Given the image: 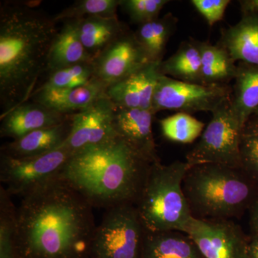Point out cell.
Instances as JSON below:
<instances>
[{
  "instance_id": "obj_1",
  "label": "cell",
  "mask_w": 258,
  "mask_h": 258,
  "mask_svg": "<svg viewBox=\"0 0 258 258\" xmlns=\"http://www.w3.org/2000/svg\"><path fill=\"white\" fill-rule=\"evenodd\" d=\"M93 207L64 180L22 198L17 258H87L97 225Z\"/></svg>"
},
{
  "instance_id": "obj_2",
  "label": "cell",
  "mask_w": 258,
  "mask_h": 258,
  "mask_svg": "<svg viewBox=\"0 0 258 258\" xmlns=\"http://www.w3.org/2000/svg\"><path fill=\"white\" fill-rule=\"evenodd\" d=\"M53 16L37 3H0L1 115L28 102L45 72L51 43L58 30Z\"/></svg>"
},
{
  "instance_id": "obj_3",
  "label": "cell",
  "mask_w": 258,
  "mask_h": 258,
  "mask_svg": "<svg viewBox=\"0 0 258 258\" xmlns=\"http://www.w3.org/2000/svg\"><path fill=\"white\" fill-rule=\"evenodd\" d=\"M153 163L119 137L70 158L60 179L94 208L135 205Z\"/></svg>"
},
{
  "instance_id": "obj_4",
  "label": "cell",
  "mask_w": 258,
  "mask_h": 258,
  "mask_svg": "<svg viewBox=\"0 0 258 258\" xmlns=\"http://www.w3.org/2000/svg\"><path fill=\"white\" fill-rule=\"evenodd\" d=\"M182 186L193 216L209 220L237 216L258 194L257 185L240 169L217 164L191 166Z\"/></svg>"
},
{
  "instance_id": "obj_5",
  "label": "cell",
  "mask_w": 258,
  "mask_h": 258,
  "mask_svg": "<svg viewBox=\"0 0 258 258\" xmlns=\"http://www.w3.org/2000/svg\"><path fill=\"white\" fill-rule=\"evenodd\" d=\"M191 167L186 161L153 163L135 203L146 231L186 233L195 217L182 184Z\"/></svg>"
},
{
  "instance_id": "obj_6",
  "label": "cell",
  "mask_w": 258,
  "mask_h": 258,
  "mask_svg": "<svg viewBox=\"0 0 258 258\" xmlns=\"http://www.w3.org/2000/svg\"><path fill=\"white\" fill-rule=\"evenodd\" d=\"M200 140L186 154L191 166L217 164L240 169V142L243 127L232 109L231 98L212 113Z\"/></svg>"
},
{
  "instance_id": "obj_7",
  "label": "cell",
  "mask_w": 258,
  "mask_h": 258,
  "mask_svg": "<svg viewBox=\"0 0 258 258\" xmlns=\"http://www.w3.org/2000/svg\"><path fill=\"white\" fill-rule=\"evenodd\" d=\"M91 244L92 258H141L145 229L135 205L106 210Z\"/></svg>"
},
{
  "instance_id": "obj_8",
  "label": "cell",
  "mask_w": 258,
  "mask_h": 258,
  "mask_svg": "<svg viewBox=\"0 0 258 258\" xmlns=\"http://www.w3.org/2000/svg\"><path fill=\"white\" fill-rule=\"evenodd\" d=\"M72 155L62 147L33 157L14 158L0 154V181L11 196L23 198L60 178Z\"/></svg>"
},
{
  "instance_id": "obj_9",
  "label": "cell",
  "mask_w": 258,
  "mask_h": 258,
  "mask_svg": "<svg viewBox=\"0 0 258 258\" xmlns=\"http://www.w3.org/2000/svg\"><path fill=\"white\" fill-rule=\"evenodd\" d=\"M229 85H204L183 82L161 75L158 79L152 102L154 113L164 110L181 113L213 112L231 98Z\"/></svg>"
},
{
  "instance_id": "obj_10",
  "label": "cell",
  "mask_w": 258,
  "mask_h": 258,
  "mask_svg": "<svg viewBox=\"0 0 258 258\" xmlns=\"http://www.w3.org/2000/svg\"><path fill=\"white\" fill-rule=\"evenodd\" d=\"M186 234L204 258H247L248 239L230 220L194 217Z\"/></svg>"
},
{
  "instance_id": "obj_11",
  "label": "cell",
  "mask_w": 258,
  "mask_h": 258,
  "mask_svg": "<svg viewBox=\"0 0 258 258\" xmlns=\"http://www.w3.org/2000/svg\"><path fill=\"white\" fill-rule=\"evenodd\" d=\"M115 106L107 96L71 114V132L62 147L73 154L116 138L113 124Z\"/></svg>"
},
{
  "instance_id": "obj_12",
  "label": "cell",
  "mask_w": 258,
  "mask_h": 258,
  "mask_svg": "<svg viewBox=\"0 0 258 258\" xmlns=\"http://www.w3.org/2000/svg\"><path fill=\"white\" fill-rule=\"evenodd\" d=\"M92 62L94 78L108 87L151 62L130 29L102 51Z\"/></svg>"
},
{
  "instance_id": "obj_13",
  "label": "cell",
  "mask_w": 258,
  "mask_h": 258,
  "mask_svg": "<svg viewBox=\"0 0 258 258\" xmlns=\"http://www.w3.org/2000/svg\"><path fill=\"white\" fill-rule=\"evenodd\" d=\"M159 64L160 62H150L108 86L107 97L118 108L152 110L154 91L161 76Z\"/></svg>"
},
{
  "instance_id": "obj_14",
  "label": "cell",
  "mask_w": 258,
  "mask_h": 258,
  "mask_svg": "<svg viewBox=\"0 0 258 258\" xmlns=\"http://www.w3.org/2000/svg\"><path fill=\"white\" fill-rule=\"evenodd\" d=\"M152 110L115 106L113 124L117 136L152 162L159 160L153 134Z\"/></svg>"
},
{
  "instance_id": "obj_15",
  "label": "cell",
  "mask_w": 258,
  "mask_h": 258,
  "mask_svg": "<svg viewBox=\"0 0 258 258\" xmlns=\"http://www.w3.org/2000/svg\"><path fill=\"white\" fill-rule=\"evenodd\" d=\"M70 115L53 111L37 102H26L1 115L0 136L13 139L39 129L54 126L69 119Z\"/></svg>"
},
{
  "instance_id": "obj_16",
  "label": "cell",
  "mask_w": 258,
  "mask_h": 258,
  "mask_svg": "<svg viewBox=\"0 0 258 258\" xmlns=\"http://www.w3.org/2000/svg\"><path fill=\"white\" fill-rule=\"evenodd\" d=\"M107 88L104 83L93 78L87 84L77 88L37 91L32 95L30 99L58 113L71 115L107 96Z\"/></svg>"
},
{
  "instance_id": "obj_17",
  "label": "cell",
  "mask_w": 258,
  "mask_h": 258,
  "mask_svg": "<svg viewBox=\"0 0 258 258\" xmlns=\"http://www.w3.org/2000/svg\"><path fill=\"white\" fill-rule=\"evenodd\" d=\"M71 132V115L64 123L39 129L5 144L1 154L14 158L37 157L60 149Z\"/></svg>"
},
{
  "instance_id": "obj_18",
  "label": "cell",
  "mask_w": 258,
  "mask_h": 258,
  "mask_svg": "<svg viewBox=\"0 0 258 258\" xmlns=\"http://www.w3.org/2000/svg\"><path fill=\"white\" fill-rule=\"evenodd\" d=\"M93 60L81 41L79 20H66L51 43L45 72L50 74L81 62H92Z\"/></svg>"
},
{
  "instance_id": "obj_19",
  "label": "cell",
  "mask_w": 258,
  "mask_h": 258,
  "mask_svg": "<svg viewBox=\"0 0 258 258\" xmlns=\"http://www.w3.org/2000/svg\"><path fill=\"white\" fill-rule=\"evenodd\" d=\"M217 45L235 62L258 66V15L242 14L238 23L222 29Z\"/></svg>"
},
{
  "instance_id": "obj_20",
  "label": "cell",
  "mask_w": 258,
  "mask_h": 258,
  "mask_svg": "<svg viewBox=\"0 0 258 258\" xmlns=\"http://www.w3.org/2000/svg\"><path fill=\"white\" fill-rule=\"evenodd\" d=\"M141 258H204L189 236L177 231H146Z\"/></svg>"
},
{
  "instance_id": "obj_21",
  "label": "cell",
  "mask_w": 258,
  "mask_h": 258,
  "mask_svg": "<svg viewBox=\"0 0 258 258\" xmlns=\"http://www.w3.org/2000/svg\"><path fill=\"white\" fill-rule=\"evenodd\" d=\"M80 37L85 48L94 59L112 42L130 30L118 16H93L79 20Z\"/></svg>"
},
{
  "instance_id": "obj_22",
  "label": "cell",
  "mask_w": 258,
  "mask_h": 258,
  "mask_svg": "<svg viewBox=\"0 0 258 258\" xmlns=\"http://www.w3.org/2000/svg\"><path fill=\"white\" fill-rule=\"evenodd\" d=\"M232 88V109L244 128L258 107V66L239 62Z\"/></svg>"
},
{
  "instance_id": "obj_23",
  "label": "cell",
  "mask_w": 258,
  "mask_h": 258,
  "mask_svg": "<svg viewBox=\"0 0 258 258\" xmlns=\"http://www.w3.org/2000/svg\"><path fill=\"white\" fill-rule=\"evenodd\" d=\"M201 71L199 40L194 38L181 42L175 53L159 64L161 75L183 82L202 84Z\"/></svg>"
},
{
  "instance_id": "obj_24",
  "label": "cell",
  "mask_w": 258,
  "mask_h": 258,
  "mask_svg": "<svg viewBox=\"0 0 258 258\" xmlns=\"http://www.w3.org/2000/svg\"><path fill=\"white\" fill-rule=\"evenodd\" d=\"M177 23V18L169 13L162 18L139 25L134 32L151 62H162L166 45L175 32Z\"/></svg>"
},
{
  "instance_id": "obj_25",
  "label": "cell",
  "mask_w": 258,
  "mask_h": 258,
  "mask_svg": "<svg viewBox=\"0 0 258 258\" xmlns=\"http://www.w3.org/2000/svg\"><path fill=\"white\" fill-rule=\"evenodd\" d=\"M199 46L201 52L202 84L224 86L235 79L237 64L225 49L200 40Z\"/></svg>"
},
{
  "instance_id": "obj_26",
  "label": "cell",
  "mask_w": 258,
  "mask_h": 258,
  "mask_svg": "<svg viewBox=\"0 0 258 258\" xmlns=\"http://www.w3.org/2000/svg\"><path fill=\"white\" fill-rule=\"evenodd\" d=\"M4 186L0 188V258H17L18 208Z\"/></svg>"
},
{
  "instance_id": "obj_27",
  "label": "cell",
  "mask_w": 258,
  "mask_h": 258,
  "mask_svg": "<svg viewBox=\"0 0 258 258\" xmlns=\"http://www.w3.org/2000/svg\"><path fill=\"white\" fill-rule=\"evenodd\" d=\"M162 135L171 142L191 144L201 137L205 124L191 114L176 113L159 120Z\"/></svg>"
},
{
  "instance_id": "obj_28",
  "label": "cell",
  "mask_w": 258,
  "mask_h": 258,
  "mask_svg": "<svg viewBox=\"0 0 258 258\" xmlns=\"http://www.w3.org/2000/svg\"><path fill=\"white\" fill-rule=\"evenodd\" d=\"M92 62H81L51 73L45 82L34 93L70 89L87 84L94 78Z\"/></svg>"
},
{
  "instance_id": "obj_29",
  "label": "cell",
  "mask_w": 258,
  "mask_h": 258,
  "mask_svg": "<svg viewBox=\"0 0 258 258\" xmlns=\"http://www.w3.org/2000/svg\"><path fill=\"white\" fill-rule=\"evenodd\" d=\"M120 0H79L53 16L56 23L88 17H117Z\"/></svg>"
},
{
  "instance_id": "obj_30",
  "label": "cell",
  "mask_w": 258,
  "mask_h": 258,
  "mask_svg": "<svg viewBox=\"0 0 258 258\" xmlns=\"http://www.w3.org/2000/svg\"><path fill=\"white\" fill-rule=\"evenodd\" d=\"M169 0H120V8L131 21L139 25L159 18L161 10Z\"/></svg>"
},
{
  "instance_id": "obj_31",
  "label": "cell",
  "mask_w": 258,
  "mask_h": 258,
  "mask_svg": "<svg viewBox=\"0 0 258 258\" xmlns=\"http://www.w3.org/2000/svg\"><path fill=\"white\" fill-rule=\"evenodd\" d=\"M240 151L241 170L258 186V132L243 129Z\"/></svg>"
},
{
  "instance_id": "obj_32",
  "label": "cell",
  "mask_w": 258,
  "mask_h": 258,
  "mask_svg": "<svg viewBox=\"0 0 258 258\" xmlns=\"http://www.w3.org/2000/svg\"><path fill=\"white\" fill-rule=\"evenodd\" d=\"M230 0H191L194 8L210 27L222 20Z\"/></svg>"
},
{
  "instance_id": "obj_33",
  "label": "cell",
  "mask_w": 258,
  "mask_h": 258,
  "mask_svg": "<svg viewBox=\"0 0 258 258\" xmlns=\"http://www.w3.org/2000/svg\"><path fill=\"white\" fill-rule=\"evenodd\" d=\"M248 209L251 235H258V194Z\"/></svg>"
},
{
  "instance_id": "obj_34",
  "label": "cell",
  "mask_w": 258,
  "mask_h": 258,
  "mask_svg": "<svg viewBox=\"0 0 258 258\" xmlns=\"http://www.w3.org/2000/svg\"><path fill=\"white\" fill-rule=\"evenodd\" d=\"M239 4L242 14L258 15V0H242Z\"/></svg>"
},
{
  "instance_id": "obj_35",
  "label": "cell",
  "mask_w": 258,
  "mask_h": 258,
  "mask_svg": "<svg viewBox=\"0 0 258 258\" xmlns=\"http://www.w3.org/2000/svg\"><path fill=\"white\" fill-rule=\"evenodd\" d=\"M247 258H258V235H251L248 239Z\"/></svg>"
},
{
  "instance_id": "obj_36",
  "label": "cell",
  "mask_w": 258,
  "mask_h": 258,
  "mask_svg": "<svg viewBox=\"0 0 258 258\" xmlns=\"http://www.w3.org/2000/svg\"><path fill=\"white\" fill-rule=\"evenodd\" d=\"M254 119L252 125L249 126L248 128L244 127V129L245 130L254 131V132H258V115H253Z\"/></svg>"
},
{
  "instance_id": "obj_37",
  "label": "cell",
  "mask_w": 258,
  "mask_h": 258,
  "mask_svg": "<svg viewBox=\"0 0 258 258\" xmlns=\"http://www.w3.org/2000/svg\"><path fill=\"white\" fill-rule=\"evenodd\" d=\"M258 115V107H257V109H256V111H255V112H254V113L253 114V115ZM253 115H252V116H253Z\"/></svg>"
}]
</instances>
